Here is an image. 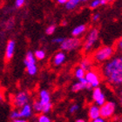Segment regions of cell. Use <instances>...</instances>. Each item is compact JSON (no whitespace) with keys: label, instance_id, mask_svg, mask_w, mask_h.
<instances>
[{"label":"cell","instance_id":"obj_12","mask_svg":"<svg viewBox=\"0 0 122 122\" xmlns=\"http://www.w3.org/2000/svg\"><path fill=\"white\" fill-rule=\"evenodd\" d=\"M19 112H20V117L24 118V119H27V118H30L31 115H32V107H31V105H30L29 103L25 104V106L19 108Z\"/></svg>","mask_w":122,"mask_h":122},{"label":"cell","instance_id":"obj_34","mask_svg":"<svg viewBox=\"0 0 122 122\" xmlns=\"http://www.w3.org/2000/svg\"><path fill=\"white\" fill-rule=\"evenodd\" d=\"M11 122H28L26 119H24V118H18V119H16V120H12Z\"/></svg>","mask_w":122,"mask_h":122},{"label":"cell","instance_id":"obj_36","mask_svg":"<svg viewBox=\"0 0 122 122\" xmlns=\"http://www.w3.org/2000/svg\"><path fill=\"white\" fill-rule=\"evenodd\" d=\"M10 22H9V21H8V23H7V25H8V28H9V25H10ZM13 25H14V24H13V21H11V25L10 26V28H11V27H12L13 26Z\"/></svg>","mask_w":122,"mask_h":122},{"label":"cell","instance_id":"obj_40","mask_svg":"<svg viewBox=\"0 0 122 122\" xmlns=\"http://www.w3.org/2000/svg\"><path fill=\"white\" fill-rule=\"evenodd\" d=\"M88 1H90V0H80L81 3H86V2H88Z\"/></svg>","mask_w":122,"mask_h":122},{"label":"cell","instance_id":"obj_30","mask_svg":"<svg viewBox=\"0 0 122 122\" xmlns=\"http://www.w3.org/2000/svg\"><path fill=\"white\" fill-rule=\"evenodd\" d=\"M25 3V0H16L15 6L17 8H21V7H23L24 6Z\"/></svg>","mask_w":122,"mask_h":122},{"label":"cell","instance_id":"obj_37","mask_svg":"<svg viewBox=\"0 0 122 122\" xmlns=\"http://www.w3.org/2000/svg\"><path fill=\"white\" fill-rule=\"evenodd\" d=\"M75 122H86L85 120H83V119H79V120H77Z\"/></svg>","mask_w":122,"mask_h":122},{"label":"cell","instance_id":"obj_23","mask_svg":"<svg viewBox=\"0 0 122 122\" xmlns=\"http://www.w3.org/2000/svg\"><path fill=\"white\" fill-rule=\"evenodd\" d=\"M51 108H52V104L51 102L47 103V104H43V110H42V113H48L51 112Z\"/></svg>","mask_w":122,"mask_h":122},{"label":"cell","instance_id":"obj_15","mask_svg":"<svg viewBox=\"0 0 122 122\" xmlns=\"http://www.w3.org/2000/svg\"><path fill=\"white\" fill-rule=\"evenodd\" d=\"M38 100L42 103V104H47V103H50L51 102V95H50V92H49L47 90L43 89L39 92V94H38Z\"/></svg>","mask_w":122,"mask_h":122},{"label":"cell","instance_id":"obj_31","mask_svg":"<svg viewBox=\"0 0 122 122\" xmlns=\"http://www.w3.org/2000/svg\"><path fill=\"white\" fill-rule=\"evenodd\" d=\"M64 39H65V38H62V37L55 38H53V39H52V43H53V44H59V45H60V44L64 41Z\"/></svg>","mask_w":122,"mask_h":122},{"label":"cell","instance_id":"obj_14","mask_svg":"<svg viewBox=\"0 0 122 122\" xmlns=\"http://www.w3.org/2000/svg\"><path fill=\"white\" fill-rule=\"evenodd\" d=\"M79 66L82 69H84L86 71H88L90 70H92V67H93V60L91 58H85V59H83L80 61Z\"/></svg>","mask_w":122,"mask_h":122},{"label":"cell","instance_id":"obj_17","mask_svg":"<svg viewBox=\"0 0 122 122\" xmlns=\"http://www.w3.org/2000/svg\"><path fill=\"white\" fill-rule=\"evenodd\" d=\"M80 0H68L66 4V9L67 10H73L80 4Z\"/></svg>","mask_w":122,"mask_h":122},{"label":"cell","instance_id":"obj_20","mask_svg":"<svg viewBox=\"0 0 122 122\" xmlns=\"http://www.w3.org/2000/svg\"><path fill=\"white\" fill-rule=\"evenodd\" d=\"M34 57L37 60H43L46 58V51L44 50H37L34 51Z\"/></svg>","mask_w":122,"mask_h":122},{"label":"cell","instance_id":"obj_7","mask_svg":"<svg viewBox=\"0 0 122 122\" xmlns=\"http://www.w3.org/2000/svg\"><path fill=\"white\" fill-rule=\"evenodd\" d=\"M29 100H30V96H29L28 92L25 91H20L17 92L13 97L12 105L16 109H18L25 104L29 103Z\"/></svg>","mask_w":122,"mask_h":122},{"label":"cell","instance_id":"obj_26","mask_svg":"<svg viewBox=\"0 0 122 122\" xmlns=\"http://www.w3.org/2000/svg\"><path fill=\"white\" fill-rule=\"evenodd\" d=\"M101 5V2H100V0H92L91 3H90L89 5V7L91 9H96L98 8L99 6Z\"/></svg>","mask_w":122,"mask_h":122},{"label":"cell","instance_id":"obj_43","mask_svg":"<svg viewBox=\"0 0 122 122\" xmlns=\"http://www.w3.org/2000/svg\"><path fill=\"white\" fill-rule=\"evenodd\" d=\"M118 122H122V116L120 118V119H119V120H118Z\"/></svg>","mask_w":122,"mask_h":122},{"label":"cell","instance_id":"obj_6","mask_svg":"<svg viewBox=\"0 0 122 122\" xmlns=\"http://www.w3.org/2000/svg\"><path fill=\"white\" fill-rule=\"evenodd\" d=\"M116 110V104L113 101H106L104 104L99 107L100 117L106 120L111 119L113 116Z\"/></svg>","mask_w":122,"mask_h":122},{"label":"cell","instance_id":"obj_38","mask_svg":"<svg viewBox=\"0 0 122 122\" xmlns=\"http://www.w3.org/2000/svg\"><path fill=\"white\" fill-rule=\"evenodd\" d=\"M4 99V95L2 94V92H0V101H2Z\"/></svg>","mask_w":122,"mask_h":122},{"label":"cell","instance_id":"obj_5","mask_svg":"<svg viewBox=\"0 0 122 122\" xmlns=\"http://www.w3.org/2000/svg\"><path fill=\"white\" fill-rule=\"evenodd\" d=\"M36 61H37V59H35L32 51H27L25 60H24V64L26 67L27 73L30 76H34L38 71V66H37Z\"/></svg>","mask_w":122,"mask_h":122},{"label":"cell","instance_id":"obj_11","mask_svg":"<svg viewBox=\"0 0 122 122\" xmlns=\"http://www.w3.org/2000/svg\"><path fill=\"white\" fill-rule=\"evenodd\" d=\"M66 53L64 52L63 51H58L53 57V59H52V64H53L55 66H60L61 65H63L64 62L66 61Z\"/></svg>","mask_w":122,"mask_h":122},{"label":"cell","instance_id":"obj_3","mask_svg":"<svg viewBox=\"0 0 122 122\" xmlns=\"http://www.w3.org/2000/svg\"><path fill=\"white\" fill-rule=\"evenodd\" d=\"M99 30L97 28H92L89 30L83 44V50L85 52L88 53L94 48L96 43L99 40Z\"/></svg>","mask_w":122,"mask_h":122},{"label":"cell","instance_id":"obj_28","mask_svg":"<svg viewBox=\"0 0 122 122\" xmlns=\"http://www.w3.org/2000/svg\"><path fill=\"white\" fill-rule=\"evenodd\" d=\"M79 109V105L78 104H72L71 107H70V108H69V112L71 113V114H73V113H75V112H76Z\"/></svg>","mask_w":122,"mask_h":122},{"label":"cell","instance_id":"obj_44","mask_svg":"<svg viewBox=\"0 0 122 122\" xmlns=\"http://www.w3.org/2000/svg\"><path fill=\"white\" fill-rule=\"evenodd\" d=\"M106 1H107V3H111V2H112L113 0H106Z\"/></svg>","mask_w":122,"mask_h":122},{"label":"cell","instance_id":"obj_8","mask_svg":"<svg viewBox=\"0 0 122 122\" xmlns=\"http://www.w3.org/2000/svg\"><path fill=\"white\" fill-rule=\"evenodd\" d=\"M85 79H86V81L89 83L92 88L98 87L100 84V76L96 71L90 70L88 71H86Z\"/></svg>","mask_w":122,"mask_h":122},{"label":"cell","instance_id":"obj_13","mask_svg":"<svg viewBox=\"0 0 122 122\" xmlns=\"http://www.w3.org/2000/svg\"><path fill=\"white\" fill-rule=\"evenodd\" d=\"M100 113H99V107L95 104L91 105L88 108V117L91 120L99 117Z\"/></svg>","mask_w":122,"mask_h":122},{"label":"cell","instance_id":"obj_29","mask_svg":"<svg viewBox=\"0 0 122 122\" xmlns=\"http://www.w3.org/2000/svg\"><path fill=\"white\" fill-rule=\"evenodd\" d=\"M79 81H80L83 84V86H84V87H85V89H87V90H90V89H92V87H91V86L89 85V83L86 81V79H85V78H83V79H79Z\"/></svg>","mask_w":122,"mask_h":122},{"label":"cell","instance_id":"obj_25","mask_svg":"<svg viewBox=\"0 0 122 122\" xmlns=\"http://www.w3.org/2000/svg\"><path fill=\"white\" fill-rule=\"evenodd\" d=\"M56 30V25H49L46 30V33L47 35H52Z\"/></svg>","mask_w":122,"mask_h":122},{"label":"cell","instance_id":"obj_42","mask_svg":"<svg viewBox=\"0 0 122 122\" xmlns=\"http://www.w3.org/2000/svg\"><path fill=\"white\" fill-rule=\"evenodd\" d=\"M120 105H121V107H122V97H120Z\"/></svg>","mask_w":122,"mask_h":122},{"label":"cell","instance_id":"obj_18","mask_svg":"<svg viewBox=\"0 0 122 122\" xmlns=\"http://www.w3.org/2000/svg\"><path fill=\"white\" fill-rule=\"evenodd\" d=\"M31 107H32V110L34 112H38V113H42V110H43V104L41 103L39 100H34L31 105Z\"/></svg>","mask_w":122,"mask_h":122},{"label":"cell","instance_id":"obj_21","mask_svg":"<svg viewBox=\"0 0 122 122\" xmlns=\"http://www.w3.org/2000/svg\"><path fill=\"white\" fill-rule=\"evenodd\" d=\"M84 89H85L84 86H83V84L80 81L74 83L72 85V86H71V91L73 92H80Z\"/></svg>","mask_w":122,"mask_h":122},{"label":"cell","instance_id":"obj_32","mask_svg":"<svg viewBox=\"0 0 122 122\" xmlns=\"http://www.w3.org/2000/svg\"><path fill=\"white\" fill-rule=\"evenodd\" d=\"M92 122H107V120L99 116V117H98V118H96V119H94V120H92Z\"/></svg>","mask_w":122,"mask_h":122},{"label":"cell","instance_id":"obj_4","mask_svg":"<svg viewBox=\"0 0 122 122\" xmlns=\"http://www.w3.org/2000/svg\"><path fill=\"white\" fill-rule=\"evenodd\" d=\"M82 45V41L79 38H65L64 41L59 45L61 51H71L80 47Z\"/></svg>","mask_w":122,"mask_h":122},{"label":"cell","instance_id":"obj_2","mask_svg":"<svg viewBox=\"0 0 122 122\" xmlns=\"http://www.w3.org/2000/svg\"><path fill=\"white\" fill-rule=\"evenodd\" d=\"M115 53V48L112 46H103L94 51L92 54V60L99 64L106 63L110 59H112Z\"/></svg>","mask_w":122,"mask_h":122},{"label":"cell","instance_id":"obj_41","mask_svg":"<svg viewBox=\"0 0 122 122\" xmlns=\"http://www.w3.org/2000/svg\"><path fill=\"white\" fill-rule=\"evenodd\" d=\"M66 21H63V22H62V25H66Z\"/></svg>","mask_w":122,"mask_h":122},{"label":"cell","instance_id":"obj_35","mask_svg":"<svg viewBox=\"0 0 122 122\" xmlns=\"http://www.w3.org/2000/svg\"><path fill=\"white\" fill-rule=\"evenodd\" d=\"M67 1L68 0H57V2L59 3V5H66Z\"/></svg>","mask_w":122,"mask_h":122},{"label":"cell","instance_id":"obj_19","mask_svg":"<svg viewBox=\"0 0 122 122\" xmlns=\"http://www.w3.org/2000/svg\"><path fill=\"white\" fill-rule=\"evenodd\" d=\"M85 75H86V71L84 69H82L79 66L78 67H76L75 71H74V76L76 77L77 79H83V78H85Z\"/></svg>","mask_w":122,"mask_h":122},{"label":"cell","instance_id":"obj_1","mask_svg":"<svg viewBox=\"0 0 122 122\" xmlns=\"http://www.w3.org/2000/svg\"><path fill=\"white\" fill-rule=\"evenodd\" d=\"M102 74L110 86L120 87L122 86V55L112 57L104 64Z\"/></svg>","mask_w":122,"mask_h":122},{"label":"cell","instance_id":"obj_27","mask_svg":"<svg viewBox=\"0 0 122 122\" xmlns=\"http://www.w3.org/2000/svg\"><path fill=\"white\" fill-rule=\"evenodd\" d=\"M115 51H118L119 52L122 53V37L117 41L116 46H115Z\"/></svg>","mask_w":122,"mask_h":122},{"label":"cell","instance_id":"obj_9","mask_svg":"<svg viewBox=\"0 0 122 122\" xmlns=\"http://www.w3.org/2000/svg\"><path fill=\"white\" fill-rule=\"evenodd\" d=\"M92 100L94 101L95 105L97 106H102L106 102V96L105 94L102 92L101 89L99 88V86L95 87L92 90Z\"/></svg>","mask_w":122,"mask_h":122},{"label":"cell","instance_id":"obj_39","mask_svg":"<svg viewBox=\"0 0 122 122\" xmlns=\"http://www.w3.org/2000/svg\"><path fill=\"white\" fill-rule=\"evenodd\" d=\"M120 87H121V88H120V97H122V86Z\"/></svg>","mask_w":122,"mask_h":122},{"label":"cell","instance_id":"obj_22","mask_svg":"<svg viewBox=\"0 0 122 122\" xmlns=\"http://www.w3.org/2000/svg\"><path fill=\"white\" fill-rule=\"evenodd\" d=\"M38 122H51V120L46 113H41L38 116Z\"/></svg>","mask_w":122,"mask_h":122},{"label":"cell","instance_id":"obj_33","mask_svg":"<svg viewBox=\"0 0 122 122\" xmlns=\"http://www.w3.org/2000/svg\"><path fill=\"white\" fill-rule=\"evenodd\" d=\"M99 18H100V14L99 13H95L92 16V21L93 22H97V21L99 20Z\"/></svg>","mask_w":122,"mask_h":122},{"label":"cell","instance_id":"obj_24","mask_svg":"<svg viewBox=\"0 0 122 122\" xmlns=\"http://www.w3.org/2000/svg\"><path fill=\"white\" fill-rule=\"evenodd\" d=\"M10 118L11 119V120H16V119H18V118H21L19 110L15 109V110H13V111H11V112H10Z\"/></svg>","mask_w":122,"mask_h":122},{"label":"cell","instance_id":"obj_10","mask_svg":"<svg viewBox=\"0 0 122 122\" xmlns=\"http://www.w3.org/2000/svg\"><path fill=\"white\" fill-rule=\"evenodd\" d=\"M15 46L16 43L13 39H10L6 44V48H5V59L7 61H10L13 58L14 51H15Z\"/></svg>","mask_w":122,"mask_h":122},{"label":"cell","instance_id":"obj_16","mask_svg":"<svg viewBox=\"0 0 122 122\" xmlns=\"http://www.w3.org/2000/svg\"><path fill=\"white\" fill-rule=\"evenodd\" d=\"M87 30V27L86 25H80L76 26L73 30H71V36L75 38H79L81 35H83Z\"/></svg>","mask_w":122,"mask_h":122}]
</instances>
